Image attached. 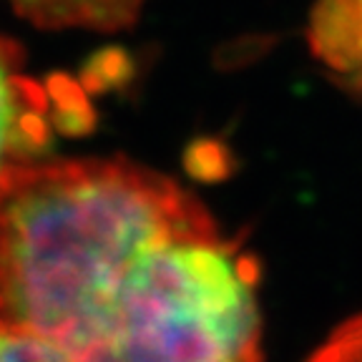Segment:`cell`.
Wrapping results in <instances>:
<instances>
[{"label":"cell","mask_w":362,"mask_h":362,"mask_svg":"<svg viewBox=\"0 0 362 362\" xmlns=\"http://www.w3.org/2000/svg\"><path fill=\"white\" fill-rule=\"evenodd\" d=\"M307 362H362V315L339 325Z\"/></svg>","instance_id":"7"},{"label":"cell","mask_w":362,"mask_h":362,"mask_svg":"<svg viewBox=\"0 0 362 362\" xmlns=\"http://www.w3.org/2000/svg\"><path fill=\"white\" fill-rule=\"evenodd\" d=\"M310 48L347 88L362 90V0H317Z\"/></svg>","instance_id":"4"},{"label":"cell","mask_w":362,"mask_h":362,"mask_svg":"<svg viewBox=\"0 0 362 362\" xmlns=\"http://www.w3.org/2000/svg\"><path fill=\"white\" fill-rule=\"evenodd\" d=\"M21 48L0 38V174L33 164L51 146L48 88L21 76Z\"/></svg>","instance_id":"3"},{"label":"cell","mask_w":362,"mask_h":362,"mask_svg":"<svg viewBox=\"0 0 362 362\" xmlns=\"http://www.w3.org/2000/svg\"><path fill=\"white\" fill-rule=\"evenodd\" d=\"M259 264L211 214L158 239L78 362H262Z\"/></svg>","instance_id":"2"},{"label":"cell","mask_w":362,"mask_h":362,"mask_svg":"<svg viewBox=\"0 0 362 362\" xmlns=\"http://www.w3.org/2000/svg\"><path fill=\"white\" fill-rule=\"evenodd\" d=\"M131 61L124 51L119 48H106V51L96 53L83 68V76H81V86L93 90H106L111 86H119L121 81L129 76Z\"/></svg>","instance_id":"8"},{"label":"cell","mask_w":362,"mask_h":362,"mask_svg":"<svg viewBox=\"0 0 362 362\" xmlns=\"http://www.w3.org/2000/svg\"><path fill=\"white\" fill-rule=\"evenodd\" d=\"M0 362H71L40 334L0 317Z\"/></svg>","instance_id":"6"},{"label":"cell","mask_w":362,"mask_h":362,"mask_svg":"<svg viewBox=\"0 0 362 362\" xmlns=\"http://www.w3.org/2000/svg\"><path fill=\"white\" fill-rule=\"evenodd\" d=\"M48 98H51V121L66 134H83L93 126V111L83 96L81 81L56 76L48 81Z\"/></svg>","instance_id":"5"},{"label":"cell","mask_w":362,"mask_h":362,"mask_svg":"<svg viewBox=\"0 0 362 362\" xmlns=\"http://www.w3.org/2000/svg\"><path fill=\"white\" fill-rule=\"evenodd\" d=\"M206 214L169 176L126 158L33 161L0 174V317L78 362L136 264Z\"/></svg>","instance_id":"1"}]
</instances>
